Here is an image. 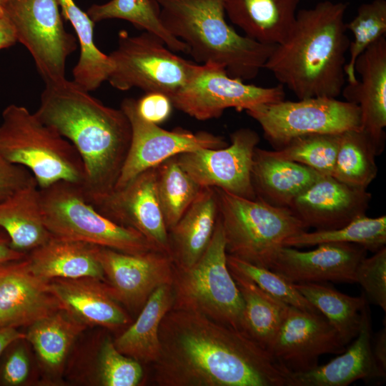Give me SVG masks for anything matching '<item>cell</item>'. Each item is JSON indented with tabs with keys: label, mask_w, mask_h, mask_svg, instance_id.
<instances>
[{
	"label": "cell",
	"mask_w": 386,
	"mask_h": 386,
	"mask_svg": "<svg viewBox=\"0 0 386 386\" xmlns=\"http://www.w3.org/2000/svg\"><path fill=\"white\" fill-rule=\"evenodd\" d=\"M160 386H287L292 372L246 332L171 309L159 330Z\"/></svg>",
	"instance_id": "cell-1"
},
{
	"label": "cell",
	"mask_w": 386,
	"mask_h": 386,
	"mask_svg": "<svg viewBox=\"0 0 386 386\" xmlns=\"http://www.w3.org/2000/svg\"><path fill=\"white\" fill-rule=\"evenodd\" d=\"M37 117L75 147L83 162L81 185L91 202L114 188L132 139L130 123L121 109L104 104L73 80L45 84Z\"/></svg>",
	"instance_id": "cell-2"
},
{
	"label": "cell",
	"mask_w": 386,
	"mask_h": 386,
	"mask_svg": "<svg viewBox=\"0 0 386 386\" xmlns=\"http://www.w3.org/2000/svg\"><path fill=\"white\" fill-rule=\"evenodd\" d=\"M347 6L323 1L300 10L289 36L266 61L264 69L298 99L341 94L350 45L344 21Z\"/></svg>",
	"instance_id": "cell-3"
},
{
	"label": "cell",
	"mask_w": 386,
	"mask_h": 386,
	"mask_svg": "<svg viewBox=\"0 0 386 386\" xmlns=\"http://www.w3.org/2000/svg\"><path fill=\"white\" fill-rule=\"evenodd\" d=\"M165 29L194 59L222 67L232 78L254 79L275 46L239 34L225 20L224 0H154Z\"/></svg>",
	"instance_id": "cell-4"
},
{
	"label": "cell",
	"mask_w": 386,
	"mask_h": 386,
	"mask_svg": "<svg viewBox=\"0 0 386 386\" xmlns=\"http://www.w3.org/2000/svg\"><path fill=\"white\" fill-rule=\"evenodd\" d=\"M0 151L29 170L39 189L60 181L84 182V166L74 145L25 107L10 104L3 110Z\"/></svg>",
	"instance_id": "cell-5"
},
{
	"label": "cell",
	"mask_w": 386,
	"mask_h": 386,
	"mask_svg": "<svg viewBox=\"0 0 386 386\" xmlns=\"http://www.w3.org/2000/svg\"><path fill=\"white\" fill-rule=\"evenodd\" d=\"M214 189L229 255L269 269L284 242L308 229L290 208Z\"/></svg>",
	"instance_id": "cell-6"
},
{
	"label": "cell",
	"mask_w": 386,
	"mask_h": 386,
	"mask_svg": "<svg viewBox=\"0 0 386 386\" xmlns=\"http://www.w3.org/2000/svg\"><path fill=\"white\" fill-rule=\"evenodd\" d=\"M39 192L43 223L51 237L128 254L159 251L137 230L99 212L86 199L81 184L60 181Z\"/></svg>",
	"instance_id": "cell-7"
},
{
	"label": "cell",
	"mask_w": 386,
	"mask_h": 386,
	"mask_svg": "<svg viewBox=\"0 0 386 386\" xmlns=\"http://www.w3.org/2000/svg\"><path fill=\"white\" fill-rule=\"evenodd\" d=\"M227 255L218 215L212 239L198 261L188 268L174 267L172 309L199 313L244 332V302L228 267Z\"/></svg>",
	"instance_id": "cell-8"
},
{
	"label": "cell",
	"mask_w": 386,
	"mask_h": 386,
	"mask_svg": "<svg viewBox=\"0 0 386 386\" xmlns=\"http://www.w3.org/2000/svg\"><path fill=\"white\" fill-rule=\"evenodd\" d=\"M114 65L108 81L120 91L134 87L171 98L188 80L195 63L170 50L156 35L143 31L118 34L117 48L109 54Z\"/></svg>",
	"instance_id": "cell-9"
},
{
	"label": "cell",
	"mask_w": 386,
	"mask_h": 386,
	"mask_svg": "<svg viewBox=\"0 0 386 386\" xmlns=\"http://www.w3.org/2000/svg\"><path fill=\"white\" fill-rule=\"evenodd\" d=\"M247 114L261 126L277 149L291 139L310 134H340L361 128L359 107L337 98L317 96L264 103L251 107Z\"/></svg>",
	"instance_id": "cell-10"
},
{
	"label": "cell",
	"mask_w": 386,
	"mask_h": 386,
	"mask_svg": "<svg viewBox=\"0 0 386 386\" xmlns=\"http://www.w3.org/2000/svg\"><path fill=\"white\" fill-rule=\"evenodd\" d=\"M4 16L17 41L32 56L45 84L65 79L67 58L76 39L66 31L58 0H3Z\"/></svg>",
	"instance_id": "cell-11"
},
{
	"label": "cell",
	"mask_w": 386,
	"mask_h": 386,
	"mask_svg": "<svg viewBox=\"0 0 386 386\" xmlns=\"http://www.w3.org/2000/svg\"><path fill=\"white\" fill-rule=\"evenodd\" d=\"M282 84L261 87L230 77L222 68L211 64H195L185 84L171 98L172 105L199 120L219 117L224 111H237L284 99Z\"/></svg>",
	"instance_id": "cell-12"
},
{
	"label": "cell",
	"mask_w": 386,
	"mask_h": 386,
	"mask_svg": "<svg viewBox=\"0 0 386 386\" xmlns=\"http://www.w3.org/2000/svg\"><path fill=\"white\" fill-rule=\"evenodd\" d=\"M120 109L132 128L129 149L114 189L119 188L139 173L157 167L179 154L202 149H219L228 145L222 137L182 128L172 131L143 119L137 113L133 98L122 100Z\"/></svg>",
	"instance_id": "cell-13"
},
{
	"label": "cell",
	"mask_w": 386,
	"mask_h": 386,
	"mask_svg": "<svg viewBox=\"0 0 386 386\" xmlns=\"http://www.w3.org/2000/svg\"><path fill=\"white\" fill-rule=\"evenodd\" d=\"M231 144L219 149H202L181 153L182 168L202 187L219 188L232 194L255 199L251 172L259 142L258 134L242 128L230 135Z\"/></svg>",
	"instance_id": "cell-14"
},
{
	"label": "cell",
	"mask_w": 386,
	"mask_h": 386,
	"mask_svg": "<svg viewBox=\"0 0 386 386\" xmlns=\"http://www.w3.org/2000/svg\"><path fill=\"white\" fill-rule=\"evenodd\" d=\"M99 258L110 293L129 309H142L157 287L172 283L174 263L161 251L128 254L100 247Z\"/></svg>",
	"instance_id": "cell-15"
},
{
	"label": "cell",
	"mask_w": 386,
	"mask_h": 386,
	"mask_svg": "<svg viewBox=\"0 0 386 386\" xmlns=\"http://www.w3.org/2000/svg\"><path fill=\"white\" fill-rule=\"evenodd\" d=\"M155 182L156 167L90 203L113 222L137 230L157 249L169 255L168 230Z\"/></svg>",
	"instance_id": "cell-16"
},
{
	"label": "cell",
	"mask_w": 386,
	"mask_h": 386,
	"mask_svg": "<svg viewBox=\"0 0 386 386\" xmlns=\"http://www.w3.org/2000/svg\"><path fill=\"white\" fill-rule=\"evenodd\" d=\"M345 347L337 331L322 314L289 306L269 351L295 372L316 367L320 356L341 354Z\"/></svg>",
	"instance_id": "cell-17"
},
{
	"label": "cell",
	"mask_w": 386,
	"mask_h": 386,
	"mask_svg": "<svg viewBox=\"0 0 386 386\" xmlns=\"http://www.w3.org/2000/svg\"><path fill=\"white\" fill-rule=\"evenodd\" d=\"M310 251L281 247L269 269L292 283L356 282L355 271L367 257L364 247L351 243H324Z\"/></svg>",
	"instance_id": "cell-18"
},
{
	"label": "cell",
	"mask_w": 386,
	"mask_h": 386,
	"mask_svg": "<svg viewBox=\"0 0 386 386\" xmlns=\"http://www.w3.org/2000/svg\"><path fill=\"white\" fill-rule=\"evenodd\" d=\"M371 194L331 175L320 177L292 202L290 209L307 227L316 230L342 227L365 214Z\"/></svg>",
	"instance_id": "cell-19"
},
{
	"label": "cell",
	"mask_w": 386,
	"mask_h": 386,
	"mask_svg": "<svg viewBox=\"0 0 386 386\" xmlns=\"http://www.w3.org/2000/svg\"><path fill=\"white\" fill-rule=\"evenodd\" d=\"M61 308L49 281L30 270L26 256L0 263V326L29 327Z\"/></svg>",
	"instance_id": "cell-20"
},
{
	"label": "cell",
	"mask_w": 386,
	"mask_h": 386,
	"mask_svg": "<svg viewBox=\"0 0 386 386\" xmlns=\"http://www.w3.org/2000/svg\"><path fill=\"white\" fill-rule=\"evenodd\" d=\"M355 71L360 79L348 84L342 92L345 101L360 112L361 129L375 141L382 152L386 127V39L382 36L356 59Z\"/></svg>",
	"instance_id": "cell-21"
},
{
	"label": "cell",
	"mask_w": 386,
	"mask_h": 386,
	"mask_svg": "<svg viewBox=\"0 0 386 386\" xmlns=\"http://www.w3.org/2000/svg\"><path fill=\"white\" fill-rule=\"evenodd\" d=\"M372 337L370 312L367 303L362 310L359 332L348 349L325 365L292 372L287 386H346L358 380L384 382L386 373L375 362Z\"/></svg>",
	"instance_id": "cell-22"
},
{
	"label": "cell",
	"mask_w": 386,
	"mask_h": 386,
	"mask_svg": "<svg viewBox=\"0 0 386 386\" xmlns=\"http://www.w3.org/2000/svg\"><path fill=\"white\" fill-rule=\"evenodd\" d=\"M49 283L62 308L86 325L115 330L130 322L104 281L91 277L57 278Z\"/></svg>",
	"instance_id": "cell-23"
},
{
	"label": "cell",
	"mask_w": 386,
	"mask_h": 386,
	"mask_svg": "<svg viewBox=\"0 0 386 386\" xmlns=\"http://www.w3.org/2000/svg\"><path fill=\"white\" fill-rule=\"evenodd\" d=\"M99 246L51 237L30 251L26 259L37 277L53 279L91 277L105 281L99 258Z\"/></svg>",
	"instance_id": "cell-24"
},
{
	"label": "cell",
	"mask_w": 386,
	"mask_h": 386,
	"mask_svg": "<svg viewBox=\"0 0 386 386\" xmlns=\"http://www.w3.org/2000/svg\"><path fill=\"white\" fill-rule=\"evenodd\" d=\"M296 162L256 148L251 172L256 197L269 204L290 208L294 199L320 175Z\"/></svg>",
	"instance_id": "cell-25"
},
{
	"label": "cell",
	"mask_w": 386,
	"mask_h": 386,
	"mask_svg": "<svg viewBox=\"0 0 386 386\" xmlns=\"http://www.w3.org/2000/svg\"><path fill=\"white\" fill-rule=\"evenodd\" d=\"M217 194L203 187L179 221L168 230L169 256L177 268L195 264L207 249L218 217Z\"/></svg>",
	"instance_id": "cell-26"
},
{
	"label": "cell",
	"mask_w": 386,
	"mask_h": 386,
	"mask_svg": "<svg viewBox=\"0 0 386 386\" xmlns=\"http://www.w3.org/2000/svg\"><path fill=\"white\" fill-rule=\"evenodd\" d=\"M300 0H224L225 14L247 37L278 45L291 32Z\"/></svg>",
	"instance_id": "cell-27"
},
{
	"label": "cell",
	"mask_w": 386,
	"mask_h": 386,
	"mask_svg": "<svg viewBox=\"0 0 386 386\" xmlns=\"http://www.w3.org/2000/svg\"><path fill=\"white\" fill-rule=\"evenodd\" d=\"M0 228L9 236L12 248L26 254L50 237L41 217L36 182L0 201Z\"/></svg>",
	"instance_id": "cell-28"
},
{
	"label": "cell",
	"mask_w": 386,
	"mask_h": 386,
	"mask_svg": "<svg viewBox=\"0 0 386 386\" xmlns=\"http://www.w3.org/2000/svg\"><path fill=\"white\" fill-rule=\"evenodd\" d=\"M172 305V284L157 287L141 309L135 322L114 340L117 349L141 363L156 362L161 350L160 324Z\"/></svg>",
	"instance_id": "cell-29"
},
{
	"label": "cell",
	"mask_w": 386,
	"mask_h": 386,
	"mask_svg": "<svg viewBox=\"0 0 386 386\" xmlns=\"http://www.w3.org/2000/svg\"><path fill=\"white\" fill-rule=\"evenodd\" d=\"M86 325L61 308L34 322L25 333L44 367L59 372L74 342Z\"/></svg>",
	"instance_id": "cell-30"
},
{
	"label": "cell",
	"mask_w": 386,
	"mask_h": 386,
	"mask_svg": "<svg viewBox=\"0 0 386 386\" xmlns=\"http://www.w3.org/2000/svg\"><path fill=\"white\" fill-rule=\"evenodd\" d=\"M61 15L72 25L80 46V56L73 69V81L88 91L98 89L108 78L114 65L109 55L96 46L94 22L74 0H58Z\"/></svg>",
	"instance_id": "cell-31"
},
{
	"label": "cell",
	"mask_w": 386,
	"mask_h": 386,
	"mask_svg": "<svg viewBox=\"0 0 386 386\" xmlns=\"http://www.w3.org/2000/svg\"><path fill=\"white\" fill-rule=\"evenodd\" d=\"M229 270L244 302V331L269 351L289 305L262 290L244 275Z\"/></svg>",
	"instance_id": "cell-32"
},
{
	"label": "cell",
	"mask_w": 386,
	"mask_h": 386,
	"mask_svg": "<svg viewBox=\"0 0 386 386\" xmlns=\"http://www.w3.org/2000/svg\"><path fill=\"white\" fill-rule=\"evenodd\" d=\"M297 290L332 325L345 345L360 330L361 312L368 303L362 294L352 297L324 282L294 283Z\"/></svg>",
	"instance_id": "cell-33"
},
{
	"label": "cell",
	"mask_w": 386,
	"mask_h": 386,
	"mask_svg": "<svg viewBox=\"0 0 386 386\" xmlns=\"http://www.w3.org/2000/svg\"><path fill=\"white\" fill-rule=\"evenodd\" d=\"M379 153L375 141L361 128L343 132L332 176L350 186L367 189L377 176L375 158Z\"/></svg>",
	"instance_id": "cell-34"
},
{
	"label": "cell",
	"mask_w": 386,
	"mask_h": 386,
	"mask_svg": "<svg viewBox=\"0 0 386 386\" xmlns=\"http://www.w3.org/2000/svg\"><path fill=\"white\" fill-rule=\"evenodd\" d=\"M86 13L94 23L112 19L127 21L139 29L160 38L172 51L189 52L187 45L165 29L154 0H110L91 5Z\"/></svg>",
	"instance_id": "cell-35"
},
{
	"label": "cell",
	"mask_w": 386,
	"mask_h": 386,
	"mask_svg": "<svg viewBox=\"0 0 386 386\" xmlns=\"http://www.w3.org/2000/svg\"><path fill=\"white\" fill-rule=\"evenodd\" d=\"M324 243H351L375 252L385 247L386 217L359 216L346 225L332 229L303 232L288 238L284 246L306 247Z\"/></svg>",
	"instance_id": "cell-36"
},
{
	"label": "cell",
	"mask_w": 386,
	"mask_h": 386,
	"mask_svg": "<svg viewBox=\"0 0 386 386\" xmlns=\"http://www.w3.org/2000/svg\"><path fill=\"white\" fill-rule=\"evenodd\" d=\"M155 184L167 230L179 221L203 188L182 168L177 155L156 167Z\"/></svg>",
	"instance_id": "cell-37"
},
{
	"label": "cell",
	"mask_w": 386,
	"mask_h": 386,
	"mask_svg": "<svg viewBox=\"0 0 386 386\" xmlns=\"http://www.w3.org/2000/svg\"><path fill=\"white\" fill-rule=\"evenodd\" d=\"M340 134L300 136L270 152L274 156L305 165L321 174L332 176Z\"/></svg>",
	"instance_id": "cell-38"
},
{
	"label": "cell",
	"mask_w": 386,
	"mask_h": 386,
	"mask_svg": "<svg viewBox=\"0 0 386 386\" xmlns=\"http://www.w3.org/2000/svg\"><path fill=\"white\" fill-rule=\"evenodd\" d=\"M353 39L349 45V61L345 66V73L348 84H355L357 78L355 71V64L357 57L372 44L386 33V1L373 0L361 4L355 16L347 24Z\"/></svg>",
	"instance_id": "cell-39"
},
{
	"label": "cell",
	"mask_w": 386,
	"mask_h": 386,
	"mask_svg": "<svg viewBox=\"0 0 386 386\" xmlns=\"http://www.w3.org/2000/svg\"><path fill=\"white\" fill-rule=\"evenodd\" d=\"M227 262L229 269L248 277L262 290L289 306L310 312L321 314L297 290L294 283L285 279L272 270L257 267L229 254L227 255Z\"/></svg>",
	"instance_id": "cell-40"
},
{
	"label": "cell",
	"mask_w": 386,
	"mask_h": 386,
	"mask_svg": "<svg viewBox=\"0 0 386 386\" xmlns=\"http://www.w3.org/2000/svg\"><path fill=\"white\" fill-rule=\"evenodd\" d=\"M98 368L104 386H137L144 377L141 362L120 352L109 338L104 339L101 345Z\"/></svg>",
	"instance_id": "cell-41"
},
{
	"label": "cell",
	"mask_w": 386,
	"mask_h": 386,
	"mask_svg": "<svg viewBox=\"0 0 386 386\" xmlns=\"http://www.w3.org/2000/svg\"><path fill=\"white\" fill-rule=\"evenodd\" d=\"M356 282L363 289L368 303L386 311V248H381L370 257L363 258L355 271Z\"/></svg>",
	"instance_id": "cell-42"
},
{
	"label": "cell",
	"mask_w": 386,
	"mask_h": 386,
	"mask_svg": "<svg viewBox=\"0 0 386 386\" xmlns=\"http://www.w3.org/2000/svg\"><path fill=\"white\" fill-rule=\"evenodd\" d=\"M12 342L0 358V384L6 386H19L26 382L29 374V360L25 348Z\"/></svg>",
	"instance_id": "cell-43"
},
{
	"label": "cell",
	"mask_w": 386,
	"mask_h": 386,
	"mask_svg": "<svg viewBox=\"0 0 386 386\" xmlns=\"http://www.w3.org/2000/svg\"><path fill=\"white\" fill-rule=\"evenodd\" d=\"M134 105L140 117L156 124L169 118L173 106L168 96L158 92H147L139 99H134Z\"/></svg>",
	"instance_id": "cell-44"
},
{
	"label": "cell",
	"mask_w": 386,
	"mask_h": 386,
	"mask_svg": "<svg viewBox=\"0 0 386 386\" xmlns=\"http://www.w3.org/2000/svg\"><path fill=\"white\" fill-rule=\"evenodd\" d=\"M34 182L36 181L29 170L8 161L0 151V201Z\"/></svg>",
	"instance_id": "cell-45"
},
{
	"label": "cell",
	"mask_w": 386,
	"mask_h": 386,
	"mask_svg": "<svg viewBox=\"0 0 386 386\" xmlns=\"http://www.w3.org/2000/svg\"><path fill=\"white\" fill-rule=\"evenodd\" d=\"M372 351L378 367L386 373V327L372 337Z\"/></svg>",
	"instance_id": "cell-46"
},
{
	"label": "cell",
	"mask_w": 386,
	"mask_h": 386,
	"mask_svg": "<svg viewBox=\"0 0 386 386\" xmlns=\"http://www.w3.org/2000/svg\"><path fill=\"white\" fill-rule=\"evenodd\" d=\"M26 253L11 247L7 234L0 228V263L24 258Z\"/></svg>",
	"instance_id": "cell-47"
},
{
	"label": "cell",
	"mask_w": 386,
	"mask_h": 386,
	"mask_svg": "<svg viewBox=\"0 0 386 386\" xmlns=\"http://www.w3.org/2000/svg\"><path fill=\"white\" fill-rule=\"evenodd\" d=\"M19 340H25V333L19 332L16 327L0 326V358L12 342Z\"/></svg>",
	"instance_id": "cell-48"
},
{
	"label": "cell",
	"mask_w": 386,
	"mask_h": 386,
	"mask_svg": "<svg viewBox=\"0 0 386 386\" xmlns=\"http://www.w3.org/2000/svg\"><path fill=\"white\" fill-rule=\"evenodd\" d=\"M17 41L14 29L4 16L0 19V50L10 47Z\"/></svg>",
	"instance_id": "cell-49"
},
{
	"label": "cell",
	"mask_w": 386,
	"mask_h": 386,
	"mask_svg": "<svg viewBox=\"0 0 386 386\" xmlns=\"http://www.w3.org/2000/svg\"><path fill=\"white\" fill-rule=\"evenodd\" d=\"M4 6L3 0H0V19L4 16Z\"/></svg>",
	"instance_id": "cell-50"
}]
</instances>
